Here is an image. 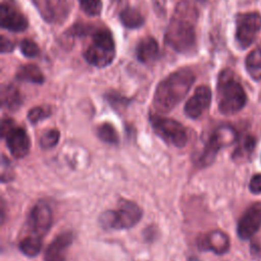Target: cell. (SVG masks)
Instances as JSON below:
<instances>
[{
	"instance_id": "cell-1",
	"label": "cell",
	"mask_w": 261,
	"mask_h": 261,
	"mask_svg": "<svg viewBox=\"0 0 261 261\" xmlns=\"http://www.w3.org/2000/svg\"><path fill=\"white\" fill-rule=\"evenodd\" d=\"M196 9L188 1L177 4L165 33V42L181 54H192L196 49Z\"/></svg>"
},
{
	"instance_id": "cell-2",
	"label": "cell",
	"mask_w": 261,
	"mask_h": 261,
	"mask_svg": "<svg viewBox=\"0 0 261 261\" xmlns=\"http://www.w3.org/2000/svg\"><path fill=\"white\" fill-rule=\"evenodd\" d=\"M194 72L188 68H179L162 80L154 93L153 106L158 113H167L184 100L195 82Z\"/></svg>"
},
{
	"instance_id": "cell-3",
	"label": "cell",
	"mask_w": 261,
	"mask_h": 261,
	"mask_svg": "<svg viewBox=\"0 0 261 261\" xmlns=\"http://www.w3.org/2000/svg\"><path fill=\"white\" fill-rule=\"evenodd\" d=\"M217 102L219 111L225 115L234 114L246 105V92L229 68L221 70L218 75Z\"/></svg>"
},
{
	"instance_id": "cell-4",
	"label": "cell",
	"mask_w": 261,
	"mask_h": 261,
	"mask_svg": "<svg viewBox=\"0 0 261 261\" xmlns=\"http://www.w3.org/2000/svg\"><path fill=\"white\" fill-rule=\"evenodd\" d=\"M141 207L126 199L118 201L116 209L104 211L100 217V225L105 229H127L134 227L142 218Z\"/></svg>"
},
{
	"instance_id": "cell-5",
	"label": "cell",
	"mask_w": 261,
	"mask_h": 261,
	"mask_svg": "<svg viewBox=\"0 0 261 261\" xmlns=\"http://www.w3.org/2000/svg\"><path fill=\"white\" fill-rule=\"evenodd\" d=\"M84 58L88 63L105 67L115 58V43L110 31L99 29L92 35L91 43L83 52Z\"/></svg>"
},
{
	"instance_id": "cell-6",
	"label": "cell",
	"mask_w": 261,
	"mask_h": 261,
	"mask_svg": "<svg viewBox=\"0 0 261 261\" xmlns=\"http://www.w3.org/2000/svg\"><path fill=\"white\" fill-rule=\"evenodd\" d=\"M149 120L154 132L164 142L177 148L186 146L188 142V133L180 122L158 114H151Z\"/></svg>"
},
{
	"instance_id": "cell-7",
	"label": "cell",
	"mask_w": 261,
	"mask_h": 261,
	"mask_svg": "<svg viewBox=\"0 0 261 261\" xmlns=\"http://www.w3.org/2000/svg\"><path fill=\"white\" fill-rule=\"evenodd\" d=\"M1 136L6 140L7 148L14 158L20 159L28 155L31 147L29 135L23 127L17 126L11 118L2 119Z\"/></svg>"
},
{
	"instance_id": "cell-8",
	"label": "cell",
	"mask_w": 261,
	"mask_h": 261,
	"mask_svg": "<svg viewBox=\"0 0 261 261\" xmlns=\"http://www.w3.org/2000/svg\"><path fill=\"white\" fill-rule=\"evenodd\" d=\"M238 134L236 129L230 125L218 126L208 139L202 154L198 159L200 166H207L214 160L217 152L226 146L231 145L236 142Z\"/></svg>"
},
{
	"instance_id": "cell-9",
	"label": "cell",
	"mask_w": 261,
	"mask_h": 261,
	"mask_svg": "<svg viewBox=\"0 0 261 261\" xmlns=\"http://www.w3.org/2000/svg\"><path fill=\"white\" fill-rule=\"evenodd\" d=\"M236 39L243 49L251 46L261 30V14L259 12H245L237 16Z\"/></svg>"
},
{
	"instance_id": "cell-10",
	"label": "cell",
	"mask_w": 261,
	"mask_h": 261,
	"mask_svg": "<svg viewBox=\"0 0 261 261\" xmlns=\"http://www.w3.org/2000/svg\"><path fill=\"white\" fill-rule=\"evenodd\" d=\"M53 214L48 203L45 201H39L31 209L28 216L27 226L30 233L42 238L50 229Z\"/></svg>"
},
{
	"instance_id": "cell-11",
	"label": "cell",
	"mask_w": 261,
	"mask_h": 261,
	"mask_svg": "<svg viewBox=\"0 0 261 261\" xmlns=\"http://www.w3.org/2000/svg\"><path fill=\"white\" fill-rule=\"evenodd\" d=\"M261 227V204L256 203L250 206L241 216L237 231L242 240H249Z\"/></svg>"
},
{
	"instance_id": "cell-12",
	"label": "cell",
	"mask_w": 261,
	"mask_h": 261,
	"mask_svg": "<svg viewBox=\"0 0 261 261\" xmlns=\"http://www.w3.org/2000/svg\"><path fill=\"white\" fill-rule=\"evenodd\" d=\"M0 24L3 29L19 33L28 29L29 21L25 15L8 1H2L0 10Z\"/></svg>"
},
{
	"instance_id": "cell-13",
	"label": "cell",
	"mask_w": 261,
	"mask_h": 261,
	"mask_svg": "<svg viewBox=\"0 0 261 261\" xmlns=\"http://www.w3.org/2000/svg\"><path fill=\"white\" fill-rule=\"evenodd\" d=\"M212 98V93L209 87L207 86H199L193 96L186 102L184 111L185 114L192 118L196 119L200 117L210 106Z\"/></svg>"
},
{
	"instance_id": "cell-14",
	"label": "cell",
	"mask_w": 261,
	"mask_h": 261,
	"mask_svg": "<svg viewBox=\"0 0 261 261\" xmlns=\"http://www.w3.org/2000/svg\"><path fill=\"white\" fill-rule=\"evenodd\" d=\"M197 246L201 251H211L217 255H222L229 249V239L222 230L215 229L201 234L197 240Z\"/></svg>"
},
{
	"instance_id": "cell-15",
	"label": "cell",
	"mask_w": 261,
	"mask_h": 261,
	"mask_svg": "<svg viewBox=\"0 0 261 261\" xmlns=\"http://www.w3.org/2000/svg\"><path fill=\"white\" fill-rule=\"evenodd\" d=\"M73 236L70 231H63L49 244L46 249L45 261H65L66 252L71 245Z\"/></svg>"
},
{
	"instance_id": "cell-16",
	"label": "cell",
	"mask_w": 261,
	"mask_h": 261,
	"mask_svg": "<svg viewBox=\"0 0 261 261\" xmlns=\"http://www.w3.org/2000/svg\"><path fill=\"white\" fill-rule=\"evenodd\" d=\"M136 55L139 61L143 63H151L159 56V45L152 37L143 38L137 46Z\"/></svg>"
},
{
	"instance_id": "cell-17",
	"label": "cell",
	"mask_w": 261,
	"mask_h": 261,
	"mask_svg": "<svg viewBox=\"0 0 261 261\" xmlns=\"http://www.w3.org/2000/svg\"><path fill=\"white\" fill-rule=\"evenodd\" d=\"M22 102L18 89L13 85H3L1 88V104L10 111L17 110Z\"/></svg>"
},
{
	"instance_id": "cell-18",
	"label": "cell",
	"mask_w": 261,
	"mask_h": 261,
	"mask_svg": "<svg viewBox=\"0 0 261 261\" xmlns=\"http://www.w3.org/2000/svg\"><path fill=\"white\" fill-rule=\"evenodd\" d=\"M15 77L18 81L29 82L33 84L41 85L45 81V76L36 64H24L21 65L15 74Z\"/></svg>"
},
{
	"instance_id": "cell-19",
	"label": "cell",
	"mask_w": 261,
	"mask_h": 261,
	"mask_svg": "<svg viewBox=\"0 0 261 261\" xmlns=\"http://www.w3.org/2000/svg\"><path fill=\"white\" fill-rule=\"evenodd\" d=\"M119 19L121 23L128 29H137L144 24L145 18L142 13L134 8V7H126L119 13Z\"/></svg>"
},
{
	"instance_id": "cell-20",
	"label": "cell",
	"mask_w": 261,
	"mask_h": 261,
	"mask_svg": "<svg viewBox=\"0 0 261 261\" xmlns=\"http://www.w3.org/2000/svg\"><path fill=\"white\" fill-rule=\"evenodd\" d=\"M18 248L20 252L25 256L35 257L40 253L42 249V238L30 233L20 241Z\"/></svg>"
},
{
	"instance_id": "cell-21",
	"label": "cell",
	"mask_w": 261,
	"mask_h": 261,
	"mask_svg": "<svg viewBox=\"0 0 261 261\" xmlns=\"http://www.w3.org/2000/svg\"><path fill=\"white\" fill-rule=\"evenodd\" d=\"M246 68L255 81L261 80V49H253L246 57Z\"/></svg>"
},
{
	"instance_id": "cell-22",
	"label": "cell",
	"mask_w": 261,
	"mask_h": 261,
	"mask_svg": "<svg viewBox=\"0 0 261 261\" xmlns=\"http://www.w3.org/2000/svg\"><path fill=\"white\" fill-rule=\"evenodd\" d=\"M255 145H256V140L253 136L247 135L245 136L241 143L239 144L238 148L234 150V153L232 155L233 159L238 160V159H243L246 157H249L252 152L255 149Z\"/></svg>"
},
{
	"instance_id": "cell-23",
	"label": "cell",
	"mask_w": 261,
	"mask_h": 261,
	"mask_svg": "<svg viewBox=\"0 0 261 261\" xmlns=\"http://www.w3.org/2000/svg\"><path fill=\"white\" fill-rule=\"evenodd\" d=\"M97 136L101 141L107 144H117L119 142L118 134L115 127L109 122L101 123L97 127Z\"/></svg>"
},
{
	"instance_id": "cell-24",
	"label": "cell",
	"mask_w": 261,
	"mask_h": 261,
	"mask_svg": "<svg viewBox=\"0 0 261 261\" xmlns=\"http://www.w3.org/2000/svg\"><path fill=\"white\" fill-rule=\"evenodd\" d=\"M81 9L90 16H97L102 11V0H79Z\"/></svg>"
},
{
	"instance_id": "cell-25",
	"label": "cell",
	"mask_w": 261,
	"mask_h": 261,
	"mask_svg": "<svg viewBox=\"0 0 261 261\" xmlns=\"http://www.w3.org/2000/svg\"><path fill=\"white\" fill-rule=\"evenodd\" d=\"M59 139H60V133L58 129L52 128V129L46 130L40 139V146L43 149H51L58 144Z\"/></svg>"
},
{
	"instance_id": "cell-26",
	"label": "cell",
	"mask_w": 261,
	"mask_h": 261,
	"mask_svg": "<svg viewBox=\"0 0 261 261\" xmlns=\"http://www.w3.org/2000/svg\"><path fill=\"white\" fill-rule=\"evenodd\" d=\"M51 115V108L49 106H37L32 108L28 113V119L31 123H37Z\"/></svg>"
},
{
	"instance_id": "cell-27",
	"label": "cell",
	"mask_w": 261,
	"mask_h": 261,
	"mask_svg": "<svg viewBox=\"0 0 261 261\" xmlns=\"http://www.w3.org/2000/svg\"><path fill=\"white\" fill-rule=\"evenodd\" d=\"M19 49L21 53L29 58L36 57L40 53L39 46L35 41L31 39H23L19 44Z\"/></svg>"
},
{
	"instance_id": "cell-28",
	"label": "cell",
	"mask_w": 261,
	"mask_h": 261,
	"mask_svg": "<svg viewBox=\"0 0 261 261\" xmlns=\"http://www.w3.org/2000/svg\"><path fill=\"white\" fill-rule=\"evenodd\" d=\"M13 178V169L9 160L2 155L1 160V181L6 182Z\"/></svg>"
},
{
	"instance_id": "cell-29",
	"label": "cell",
	"mask_w": 261,
	"mask_h": 261,
	"mask_svg": "<svg viewBox=\"0 0 261 261\" xmlns=\"http://www.w3.org/2000/svg\"><path fill=\"white\" fill-rule=\"evenodd\" d=\"M106 98H107L108 102L113 107H115V108L123 107V106H125L129 102L128 99H126V98H124V97H122V96H120V95H118V94H116L114 92H112L110 94H107Z\"/></svg>"
},
{
	"instance_id": "cell-30",
	"label": "cell",
	"mask_w": 261,
	"mask_h": 261,
	"mask_svg": "<svg viewBox=\"0 0 261 261\" xmlns=\"http://www.w3.org/2000/svg\"><path fill=\"white\" fill-rule=\"evenodd\" d=\"M250 253L255 258H261V234L251 241Z\"/></svg>"
},
{
	"instance_id": "cell-31",
	"label": "cell",
	"mask_w": 261,
	"mask_h": 261,
	"mask_svg": "<svg viewBox=\"0 0 261 261\" xmlns=\"http://www.w3.org/2000/svg\"><path fill=\"white\" fill-rule=\"evenodd\" d=\"M249 189L253 194L261 193V173H257L252 176L249 184Z\"/></svg>"
},
{
	"instance_id": "cell-32",
	"label": "cell",
	"mask_w": 261,
	"mask_h": 261,
	"mask_svg": "<svg viewBox=\"0 0 261 261\" xmlns=\"http://www.w3.org/2000/svg\"><path fill=\"white\" fill-rule=\"evenodd\" d=\"M1 52L2 53H8V52H11L13 51L14 49V43L9 40L8 38H6L5 36H1Z\"/></svg>"
},
{
	"instance_id": "cell-33",
	"label": "cell",
	"mask_w": 261,
	"mask_h": 261,
	"mask_svg": "<svg viewBox=\"0 0 261 261\" xmlns=\"http://www.w3.org/2000/svg\"><path fill=\"white\" fill-rule=\"evenodd\" d=\"M199 1H204V0H199Z\"/></svg>"
}]
</instances>
